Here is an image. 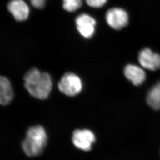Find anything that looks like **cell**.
<instances>
[{"mask_svg":"<svg viewBox=\"0 0 160 160\" xmlns=\"http://www.w3.org/2000/svg\"><path fill=\"white\" fill-rule=\"evenodd\" d=\"M61 92L68 96L72 97L79 94L82 89V83L78 76L73 73H66L58 83Z\"/></svg>","mask_w":160,"mask_h":160,"instance_id":"3957f363","label":"cell"},{"mask_svg":"<svg viewBox=\"0 0 160 160\" xmlns=\"http://www.w3.org/2000/svg\"><path fill=\"white\" fill-rule=\"evenodd\" d=\"M63 7L65 11L73 12L82 6V0H63Z\"/></svg>","mask_w":160,"mask_h":160,"instance_id":"7c38bea8","label":"cell"},{"mask_svg":"<svg viewBox=\"0 0 160 160\" xmlns=\"http://www.w3.org/2000/svg\"><path fill=\"white\" fill-rule=\"evenodd\" d=\"M95 141V136L90 130H76L72 133V141L74 146L84 151L90 150Z\"/></svg>","mask_w":160,"mask_h":160,"instance_id":"5b68a950","label":"cell"},{"mask_svg":"<svg viewBox=\"0 0 160 160\" xmlns=\"http://www.w3.org/2000/svg\"><path fill=\"white\" fill-rule=\"evenodd\" d=\"M23 79L24 87L31 96L39 99L48 97L52 88V77L48 73L32 68L26 73Z\"/></svg>","mask_w":160,"mask_h":160,"instance_id":"6da1fadb","label":"cell"},{"mask_svg":"<svg viewBox=\"0 0 160 160\" xmlns=\"http://www.w3.org/2000/svg\"><path fill=\"white\" fill-rule=\"evenodd\" d=\"M87 4L90 7L94 8H100L104 6L107 0H86Z\"/></svg>","mask_w":160,"mask_h":160,"instance_id":"4fadbf2b","label":"cell"},{"mask_svg":"<svg viewBox=\"0 0 160 160\" xmlns=\"http://www.w3.org/2000/svg\"><path fill=\"white\" fill-rule=\"evenodd\" d=\"M147 102L153 109L160 110V81L150 89L147 96Z\"/></svg>","mask_w":160,"mask_h":160,"instance_id":"8fae6325","label":"cell"},{"mask_svg":"<svg viewBox=\"0 0 160 160\" xmlns=\"http://www.w3.org/2000/svg\"><path fill=\"white\" fill-rule=\"evenodd\" d=\"M47 142L45 130L40 125L30 127L28 130L26 138L22 142L23 150L30 157L39 156Z\"/></svg>","mask_w":160,"mask_h":160,"instance_id":"7a4b0ae2","label":"cell"},{"mask_svg":"<svg viewBox=\"0 0 160 160\" xmlns=\"http://www.w3.org/2000/svg\"><path fill=\"white\" fill-rule=\"evenodd\" d=\"M13 92L9 80L2 76L0 78V103L2 106H6L12 100Z\"/></svg>","mask_w":160,"mask_h":160,"instance_id":"30bf717a","label":"cell"},{"mask_svg":"<svg viewBox=\"0 0 160 160\" xmlns=\"http://www.w3.org/2000/svg\"><path fill=\"white\" fill-rule=\"evenodd\" d=\"M124 73L125 77L136 86L142 84L146 77V73L142 68L132 64L125 67Z\"/></svg>","mask_w":160,"mask_h":160,"instance_id":"9c48e42d","label":"cell"},{"mask_svg":"<svg viewBox=\"0 0 160 160\" xmlns=\"http://www.w3.org/2000/svg\"><path fill=\"white\" fill-rule=\"evenodd\" d=\"M138 61L144 69L155 71L160 68V55L149 48H143L138 54Z\"/></svg>","mask_w":160,"mask_h":160,"instance_id":"8992f818","label":"cell"},{"mask_svg":"<svg viewBox=\"0 0 160 160\" xmlns=\"http://www.w3.org/2000/svg\"><path fill=\"white\" fill-rule=\"evenodd\" d=\"M8 7L9 12L17 21H24L29 17V7L23 0H12L8 4Z\"/></svg>","mask_w":160,"mask_h":160,"instance_id":"ba28073f","label":"cell"},{"mask_svg":"<svg viewBox=\"0 0 160 160\" xmlns=\"http://www.w3.org/2000/svg\"><path fill=\"white\" fill-rule=\"evenodd\" d=\"M106 21L109 26L115 29L120 30L128 25L129 20L128 14L121 8H112L107 11Z\"/></svg>","mask_w":160,"mask_h":160,"instance_id":"277c9868","label":"cell"},{"mask_svg":"<svg viewBox=\"0 0 160 160\" xmlns=\"http://www.w3.org/2000/svg\"><path fill=\"white\" fill-rule=\"evenodd\" d=\"M77 30L85 38H90L95 32L96 21L88 14H82L76 19Z\"/></svg>","mask_w":160,"mask_h":160,"instance_id":"52a82bcc","label":"cell"},{"mask_svg":"<svg viewBox=\"0 0 160 160\" xmlns=\"http://www.w3.org/2000/svg\"><path fill=\"white\" fill-rule=\"evenodd\" d=\"M32 6L38 9H42L45 6V0H30Z\"/></svg>","mask_w":160,"mask_h":160,"instance_id":"5bb4252c","label":"cell"}]
</instances>
